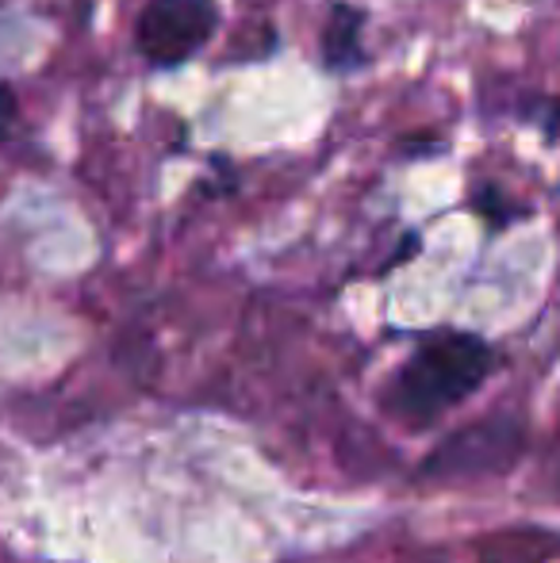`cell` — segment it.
Listing matches in <instances>:
<instances>
[{"label":"cell","mask_w":560,"mask_h":563,"mask_svg":"<svg viewBox=\"0 0 560 563\" xmlns=\"http://www.w3.org/2000/svg\"><path fill=\"white\" fill-rule=\"evenodd\" d=\"M495 368V353L476 334H433L415 349V356L396 372L388 407L407 422H433L457 402H464Z\"/></svg>","instance_id":"6da1fadb"},{"label":"cell","mask_w":560,"mask_h":563,"mask_svg":"<svg viewBox=\"0 0 560 563\" xmlns=\"http://www.w3.org/2000/svg\"><path fill=\"white\" fill-rule=\"evenodd\" d=\"M219 27L216 0H146L139 12V54L157 69L188 62Z\"/></svg>","instance_id":"7a4b0ae2"},{"label":"cell","mask_w":560,"mask_h":563,"mask_svg":"<svg viewBox=\"0 0 560 563\" xmlns=\"http://www.w3.org/2000/svg\"><path fill=\"white\" fill-rule=\"evenodd\" d=\"M518 452V426L510 418H492V422L469 426L453 433L430 460L422 464V475L433 479H457V475H484L499 472Z\"/></svg>","instance_id":"3957f363"},{"label":"cell","mask_w":560,"mask_h":563,"mask_svg":"<svg viewBox=\"0 0 560 563\" xmlns=\"http://www.w3.org/2000/svg\"><path fill=\"white\" fill-rule=\"evenodd\" d=\"M365 27V12L353 4L330 8L327 31H322V66L327 69H358L361 66V43L358 31Z\"/></svg>","instance_id":"277c9868"},{"label":"cell","mask_w":560,"mask_h":563,"mask_svg":"<svg viewBox=\"0 0 560 563\" xmlns=\"http://www.w3.org/2000/svg\"><path fill=\"white\" fill-rule=\"evenodd\" d=\"M476 208L484 211L487 219H492V223H507V203L499 200V192H495V188H484V192L476 196Z\"/></svg>","instance_id":"5b68a950"}]
</instances>
